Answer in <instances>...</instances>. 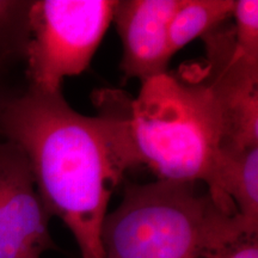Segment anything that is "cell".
<instances>
[{"label":"cell","instance_id":"1","mask_svg":"<svg viewBox=\"0 0 258 258\" xmlns=\"http://www.w3.org/2000/svg\"><path fill=\"white\" fill-rule=\"evenodd\" d=\"M0 139L23 151L44 207L71 231L82 258H105L103 224L124 170L104 118L79 114L62 92L27 86L3 109Z\"/></svg>","mask_w":258,"mask_h":258},{"label":"cell","instance_id":"2","mask_svg":"<svg viewBox=\"0 0 258 258\" xmlns=\"http://www.w3.org/2000/svg\"><path fill=\"white\" fill-rule=\"evenodd\" d=\"M98 106L124 171L145 165L158 179L202 183L221 205L217 170L227 140V106L207 70L153 77L135 98L101 92Z\"/></svg>","mask_w":258,"mask_h":258},{"label":"cell","instance_id":"3","mask_svg":"<svg viewBox=\"0 0 258 258\" xmlns=\"http://www.w3.org/2000/svg\"><path fill=\"white\" fill-rule=\"evenodd\" d=\"M245 233L239 217L196 183L128 184L102 230L105 258H205ZM251 237V235H250Z\"/></svg>","mask_w":258,"mask_h":258},{"label":"cell","instance_id":"4","mask_svg":"<svg viewBox=\"0 0 258 258\" xmlns=\"http://www.w3.org/2000/svg\"><path fill=\"white\" fill-rule=\"evenodd\" d=\"M116 0H35L24 62L28 86L62 92L66 78L89 67L112 23Z\"/></svg>","mask_w":258,"mask_h":258},{"label":"cell","instance_id":"5","mask_svg":"<svg viewBox=\"0 0 258 258\" xmlns=\"http://www.w3.org/2000/svg\"><path fill=\"white\" fill-rule=\"evenodd\" d=\"M50 218L23 151L0 139V258L41 257L54 249Z\"/></svg>","mask_w":258,"mask_h":258},{"label":"cell","instance_id":"6","mask_svg":"<svg viewBox=\"0 0 258 258\" xmlns=\"http://www.w3.org/2000/svg\"><path fill=\"white\" fill-rule=\"evenodd\" d=\"M183 0H116L112 15L123 55L121 69L127 78L141 83L167 72L169 29Z\"/></svg>","mask_w":258,"mask_h":258},{"label":"cell","instance_id":"7","mask_svg":"<svg viewBox=\"0 0 258 258\" xmlns=\"http://www.w3.org/2000/svg\"><path fill=\"white\" fill-rule=\"evenodd\" d=\"M217 192L221 205L237 213L245 233L258 235V146L222 151Z\"/></svg>","mask_w":258,"mask_h":258},{"label":"cell","instance_id":"8","mask_svg":"<svg viewBox=\"0 0 258 258\" xmlns=\"http://www.w3.org/2000/svg\"><path fill=\"white\" fill-rule=\"evenodd\" d=\"M233 9V0H183L170 23L171 55L196 38H203L218 29L232 17Z\"/></svg>","mask_w":258,"mask_h":258},{"label":"cell","instance_id":"9","mask_svg":"<svg viewBox=\"0 0 258 258\" xmlns=\"http://www.w3.org/2000/svg\"><path fill=\"white\" fill-rule=\"evenodd\" d=\"M30 0H0V57L24 61L29 41Z\"/></svg>","mask_w":258,"mask_h":258},{"label":"cell","instance_id":"10","mask_svg":"<svg viewBox=\"0 0 258 258\" xmlns=\"http://www.w3.org/2000/svg\"><path fill=\"white\" fill-rule=\"evenodd\" d=\"M232 18H234V47L238 55L253 67H258V2L237 0Z\"/></svg>","mask_w":258,"mask_h":258},{"label":"cell","instance_id":"11","mask_svg":"<svg viewBox=\"0 0 258 258\" xmlns=\"http://www.w3.org/2000/svg\"><path fill=\"white\" fill-rule=\"evenodd\" d=\"M205 258H258V235H241L211 251Z\"/></svg>","mask_w":258,"mask_h":258},{"label":"cell","instance_id":"12","mask_svg":"<svg viewBox=\"0 0 258 258\" xmlns=\"http://www.w3.org/2000/svg\"><path fill=\"white\" fill-rule=\"evenodd\" d=\"M15 63L9 62L0 57V115L10 98H12L16 93L19 92L12 88V84L10 82V72H11V67Z\"/></svg>","mask_w":258,"mask_h":258},{"label":"cell","instance_id":"13","mask_svg":"<svg viewBox=\"0 0 258 258\" xmlns=\"http://www.w3.org/2000/svg\"><path fill=\"white\" fill-rule=\"evenodd\" d=\"M30 258H40V257H30Z\"/></svg>","mask_w":258,"mask_h":258}]
</instances>
